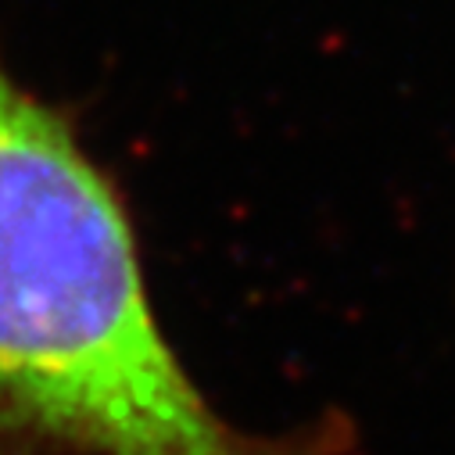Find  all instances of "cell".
<instances>
[{
    "label": "cell",
    "instance_id": "cell-1",
    "mask_svg": "<svg viewBox=\"0 0 455 455\" xmlns=\"http://www.w3.org/2000/svg\"><path fill=\"white\" fill-rule=\"evenodd\" d=\"M222 419L155 315L130 215L0 58V455H345Z\"/></svg>",
    "mask_w": 455,
    "mask_h": 455
}]
</instances>
